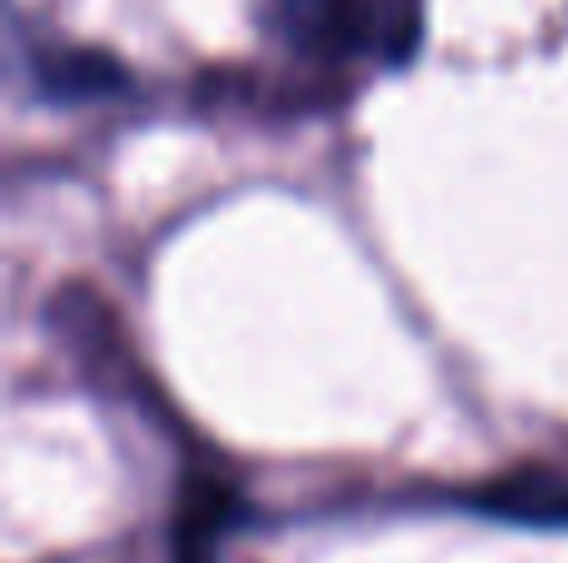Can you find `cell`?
Here are the masks:
<instances>
[{
    "instance_id": "1",
    "label": "cell",
    "mask_w": 568,
    "mask_h": 563,
    "mask_svg": "<svg viewBox=\"0 0 568 563\" xmlns=\"http://www.w3.org/2000/svg\"><path fill=\"white\" fill-rule=\"evenodd\" d=\"M484 504L524 519H568V469H519L494 494H484Z\"/></svg>"
}]
</instances>
